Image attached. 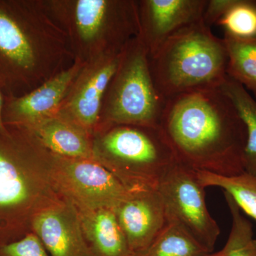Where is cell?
Instances as JSON below:
<instances>
[{
  "label": "cell",
  "instance_id": "6da1fadb",
  "mask_svg": "<svg viewBox=\"0 0 256 256\" xmlns=\"http://www.w3.org/2000/svg\"><path fill=\"white\" fill-rule=\"evenodd\" d=\"M160 129L185 166L224 176L245 173L246 129L220 88L185 92L166 100Z\"/></svg>",
  "mask_w": 256,
  "mask_h": 256
},
{
  "label": "cell",
  "instance_id": "7a4b0ae2",
  "mask_svg": "<svg viewBox=\"0 0 256 256\" xmlns=\"http://www.w3.org/2000/svg\"><path fill=\"white\" fill-rule=\"evenodd\" d=\"M74 62L68 37L42 0H0V88L6 97L32 92Z\"/></svg>",
  "mask_w": 256,
  "mask_h": 256
},
{
  "label": "cell",
  "instance_id": "3957f363",
  "mask_svg": "<svg viewBox=\"0 0 256 256\" xmlns=\"http://www.w3.org/2000/svg\"><path fill=\"white\" fill-rule=\"evenodd\" d=\"M152 76L165 100L185 92L220 89L226 79L224 38L203 20L178 30L150 56Z\"/></svg>",
  "mask_w": 256,
  "mask_h": 256
},
{
  "label": "cell",
  "instance_id": "277c9868",
  "mask_svg": "<svg viewBox=\"0 0 256 256\" xmlns=\"http://www.w3.org/2000/svg\"><path fill=\"white\" fill-rule=\"evenodd\" d=\"M65 32L74 60L119 54L140 33L139 1L42 0Z\"/></svg>",
  "mask_w": 256,
  "mask_h": 256
},
{
  "label": "cell",
  "instance_id": "5b68a950",
  "mask_svg": "<svg viewBox=\"0 0 256 256\" xmlns=\"http://www.w3.org/2000/svg\"><path fill=\"white\" fill-rule=\"evenodd\" d=\"M94 161L131 192L158 190L178 161L160 128L117 126L95 133Z\"/></svg>",
  "mask_w": 256,
  "mask_h": 256
},
{
  "label": "cell",
  "instance_id": "8992f818",
  "mask_svg": "<svg viewBox=\"0 0 256 256\" xmlns=\"http://www.w3.org/2000/svg\"><path fill=\"white\" fill-rule=\"evenodd\" d=\"M8 128L0 134V212L20 214L32 224L62 196L48 175L44 148L24 130Z\"/></svg>",
  "mask_w": 256,
  "mask_h": 256
},
{
  "label": "cell",
  "instance_id": "52a82bcc",
  "mask_svg": "<svg viewBox=\"0 0 256 256\" xmlns=\"http://www.w3.org/2000/svg\"><path fill=\"white\" fill-rule=\"evenodd\" d=\"M165 104L153 80L149 52L136 37L121 52L95 133L117 126L160 128Z\"/></svg>",
  "mask_w": 256,
  "mask_h": 256
},
{
  "label": "cell",
  "instance_id": "ba28073f",
  "mask_svg": "<svg viewBox=\"0 0 256 256\" xmlns=\"http://www.w3.org/2000/svg\"><path fill=\"white\" fill-rule=\"evenodd\" d=\"M44 150L47 170L56 190L79 210H116L132 193L94 160L70 159Z\"/></svg>",
  "mask_w": 256,
  "mask_h": 256
},
{
  "label": "cell",
  "instance_id": "9c48e42d",
  "mask_svg": "<svg viewBox=\"0 0 256 256\" xmlns=\"http://www.w3.org/2000/svg\"><path fill=\"white\" fill-rule=\"evenodd\" d=\"M205 188L196 171L178 161L160 182L158 192L164 203L166 220L180 224L213 252L220 230L208 212Z\"/></svg>",
  "mask_w": 256,
  "mask_h": 256
},
{
  "label": "cell",
  "instance_id": "30bf717a",
  "mask_svg": "<svg viewBox=\"0 0 256 256\" xmlns=\"http://www.w3.org/2000/svg\"><path fill=\"white\" fill-rule=\"evenodd\" d=\"M120 54L104 56L86 63L74 80L58 116L82 126L94 136L104 96L116 73Z\"/></svg>",
  "mask_w": 256,
  "mask_h": 256
},
{
  "label": "cell",
  "instance_id": "8fae6325",
  "mask_svg": "<svg viewBox=\"0 0 256 256\" xmlns=\"http://www.w3.org/2000/svg\"><path fill=\"white\" fill-rule=\"evenodd\" d=\"M85 64L74 60L72 66L32 92L20 97L5 96V126L28 129L58 116L74 80Z\"/></svg>",
  "mask_w": 256,
  "mask_h": 256
},
{
  "label": "cell",
  "instance_id": "7c38bea8",
  "mask_svg": "<svg viewBox=\"0 0 256 256\" xmlns=\"http://www.w3.org/2000/svg\"><path fill=\"white\" fill-rule=\"evenodd\" d=\"M31 226L50 256H94L77 208L63 196L38 212Z\"/></svg>",
  "mask_w": 256,
  "mask_h": 256
},
{
  "label": "cell",
  "instance_id": "4fadbf2b",
  "mask_svg": "<svg viewBox=\"0 0 256 256\" xmlns=\"http://www.w3.org/2000/svg\"><path fill=\"white\" fill-rule=\"evenodd\" d=\"M208 0H140V33L149 56L171 35L201 22Z\"/></svg>",
  "mask_w": 256,
  "mask_h": 256
},
{
  "label": "cell",
  "instance_id": "5bb4252c",
  "mask_svg": "<svg viewBox=\"0 0 256 256\" xmlns=\"http://www.w3.org/2000/svg\"><path fill=\"white\" fill-rule=\"evenodd\" d=\"M116 212L130 248L136 256L148 250L168 220L158 190L132 192Z\"/></svg>",
  "mask_w": 256,
  "mask_h": 256
},
{
  "label": "cell",
  "instance_id": "9a60e30c",
  "mask_svg": "<svg viewBox=\"0 0 256 256\" xmlns=\"http://www.w3.org/2000/svg\"><path fill=\"white\" fill-rule=\"evenodd\" d=\"M23 130L53 154L70 159L94 160V136L69 120L57 116Z\"/></svg>",
  "mask_w": 256,
  "mask_h": 256
},
{
  "label": "cell",
  "instance_id": "2e32d148",
  "mask_svg": "<svg viewBox=\"0 0 256 256\" xmlns=\"http://www.w3.org/2000/svg\"><path fill=\"white\" fill-rule=\"evenodd\" d=\"M77 210L84 236L94 256H136L130 248L116 210Z\"/></svg>",
  "mask_w": 256,
  "mask_h": 256
},
{
  "label": "cell",
  "instance_id": "e0dca14e",
  "mask_svg": "<svg viewBox=\"0 0 256 256\" xmlns=\"http://www.w3.org/2000/svg\"><path fill=\"white\" fill-rule=\"evenodd\" d=\"M220 90L228 96L242 118L246 129L244 169L256 178V100L238 82L227 76Z\"/></svg>",
  "mask_w": 256,
  "mask_h": 256
},
{
  "label": "cell",
  "instance_id": "ac0fdd59",
  "mask_svg": "<svg viewBox=\"0 0 256 256\" xmlns=\"http://www.w3.org/2000/svg\"><path fill=\"white\" fill-rule=\"evenodd\" d=\"M212 254L182 226L168 220L150 246L139 256H208Z\"/></svg>",
  "mask_w": 256,
  "mask_h": 256
},
{
  "label": "cell",
  "instance_id": "d6986e66",
  "mask_svg": "<svg viewBox=\"0 0 256 256\" xmlns=\"http://www.w3.org/2000/svg\"><path fill=\"white\" fill-rule=\"evenodd\" d=\"M224 40L228 53L227 76L252 92L256 99V40L225 36Z\"/></svg>",
  "mask_w": 256,
  "mask_h": 256
},
{
  "label": "cell",
  "instance_id": "ffe728a7",
  "mask_svg": "<svg viewBox=\"0 0 256 256\" xmlns=\"http://www.w3.org/2000/svg\"><path fill=\"white\" fill-rule=\"evenodd\" d=\"M200 183L205 188H220L233 198L239 208L256 220V178L244 173L237 176H224L196 171Z\"/></svg>",
  "mask_w": 256,
  "mask_h": 256
},
{
  "label": "cell",
  "instance_id": "44dd1931",
  "mask_svg": "<svg viewBox=\"0 0 256 256\" xmlns=\"http://www.w3.org/2000/svg\"><path fill=\"white\" fill-rule=\"evenodd\" d=\"M224 194L232 215V226L226 244L220 250L222 256H256V239L252 223L242 214L233 198L226 192Z\"/></svg>",
  "mask_w": 256,
  "mask_h": 256
},
{
  "label": "cell",
  "instance_id": "7402d4cb",
  "mask_svg": "<svg viewBox=\"0 0 256 256\" xmlns=\"http://www.w3.org/2000/svg\"><path fill=\"white\" fill-rule=\"evenodd\" d=\"M225 36L237 40H256V0H234L216 24Z\"/></svg>",
  "mask_w": 256,
  "mask_h": 256
},
{
  "label": "cell",
  "instance_id": "603a6c76",
  "mask_svg": "<svg viewBox=\"0 0 256 256\" xmlns=\"http://www.w3.org/2000/svg\"><path fill=\"white\" fill-rule=\"evenodd\" d=\"M0 256H50L34 233L16 242L0 246Z\"/></svg>",
  "mask_w": 256,
  "mask_h": 256
},
{
  "label": "cell",
  "instance_id": "cb8c5ba5",
  "mask_svg": "<svg viewBox=\"0 0 256 256\" xmlns=\"http://www.w3.org/2000/svg\"><path fill=\"white\" fill-rule=\"evenodd\" d=\"M234 0H208L203 16V22L206 26L216 24L234 4Z\"/></svg>",
  "mask_w": 256,
  "mask_h": 256
},
{
  "label": "cell",
  "instance_id": "d4e9b609",
  "mask_svg": "<svg viewBox=\"0 0 256 256\" xmlns=\"http://www.w3.org/2000/svg\"><path fill=\"white\" fill-rule=\"evenodd\" d=\"M5 96L1 88H0V134H8L9 128L5 126L3 118V111H4Z\"/></svg>",
  "mask_w": 256,
  "mask_h": 256
},
{
  "label": "cell",
  "instance_id": "484cf974",
  "mask_svg": "<svg viewBox=\"0 0 256 256\" xmlns=\"http://www.w3.org/2000/svg\"><path fill=\"white\" fill-rule=\"evenodd\" d=\"M208 256H222V252L220 250V252H215V254H213V252H212V254H210V255Z\"/></svg>",
  "mask_w": 256,
  "mask_h": 256
}]
</instances>
